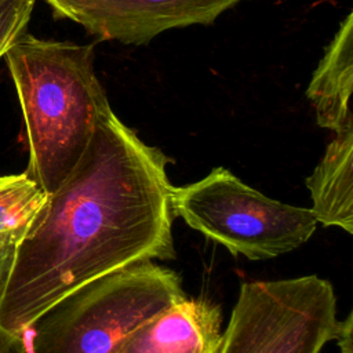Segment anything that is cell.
Instances as JSON below:
<instances>
[{"instance_id":"13","label":"cell","mask_w":353,"mask_h":353,"mask_svg":"<svg viewBox=\"0 0 353 353\" xmlns=\"http://www.w3.org/2000/svg\"><path fill=\"white\" fill-rule=\"evenodd\" d=\"M0 353H28L22 334H11L0 328Z\"/></svg>"},{"instance_id":"4","label":"cell","mask_w":353,"mask_h":353,"mask_svg":"<svg viewBox=\"0 0 353 353\" xmlns=\"http://www.w3.org/2000/svg\"><path fill=\"white\" fill-rule=\"evenodd\" d=\"M172 208L188 226L250 261L270 259L305 244L316 230L310 208L273 200L225 167L172 188Z\"/></svg>"},{"instance_id":"9","label":"cell","mask_w":353,"mask_h":353,"mask_svg":"<svg viewBox=\"0 0 353 353\" xmlns=\"http://www.w3.org/2000/svg\"><path fill=\"white\" fill-rule=\"evenodd\" d=\"M306 186L317 223L353 233V123L334 132Z\"/></svg>"},{"instance_id":"2","label":"cell","mask_w":353,"mask_h":353,"mask_svg":"<svg viewBox=\"0 0 353 353\" xmlns=\"http://www.w3.org/2000/svg\"><path fill=\"white\" fill-rule=\"evenodd\" d=\"M94 44L21 34L4 59L23 114L26 174L51 194L84 154L110 108L94 69Z\"/></svg>"},{"instance_id":"3","label":"cell","mask_w":353,"mask_h":353,"mask_svg":"<svg viewBox=\"0 0 353 353\" xmlns=\"http://www.w3.org/2000/svg\"><path fill=\"white\" fill-rule=\"evenodd\" d=\"M183 296L176 272L141 261L65 295L21 334L28 353H114L137 327Z\"/></svg>"},{"instance_id":"5","label":"cell","mask_w":353,"mask_h":353,"mask_svg":"<svg viewBox=\"0 0 353 353\" xmlns=\"http://www.w3.org/2000/svg\"><path fill=\"white\" fill-rule=\"evenodd\" d=\"M336 323L332 284L316 274L243 283L216 353H320Z\"/></svg>"},{"instance_id":"14","label":"cell","mask_w":353,"mask_h":353,"mask_svg":"<svg viewBox=\"0 0 353 353\" xmlns=\"http://www.w3.org/2000/svg\"><path fill=\"white\" fill-rule=\"evenodd\" d=\"M15 250H0V299L14 262Z\"/></svg>"},{"instance_id":"7","label":"cell","mask_w":353,"mask_h":353,"mask_svg":"<svg viewBox=\"0 0 353 353\" xmlns=\"http://www.w3.org/2000/svg\"><path fill=\"white\" fill-rule=\"evenodd\" d=\"M221 324L218 305L183 296L137 327L114 353H216Z\"/></svg>"},{"instance_id":"6","label":"cell","mask_w":353,"mask_h":353,"mask_svg":"<svg viewBox=\"0 0 353 353\" xmlns=\"http://www.w3.org/2000/svg\"><path fill=\"white\" fill-rule=\"evenodd\" d=\"M101 40L142 46L170 29L210 25L244 0H46Z\"/></svg>"},{"instance_id":"1","label":"cell","mask_w":353,"mask_h":353,"mask_svg":"<svg viewBox=\"0 0 353 353\" xmlns=\"http://www.w3.org/2000/svg\"><path fill=\"white\" fill-rule=\"evenodd\" d=\"M170 159L109 108L77 165L15 248L0 328L23 332L79 287L141 261L172 259Z\"/></svg>"},{"instance_id":"11","label":"cell","mask_w":353,"mask_h":353,"mask_svg":"<svg viewBox=\"0 0 353 353\" xmlns=\"http://www.w3.org/2000/svg\"><path fill=\"white\" fill-rule=\"evenodd\" d=\"M36 0H0V58L26 32Z\"/></svg>"},{"instance_id":"12","label":"cell","mask_w":353,"mask_h":353,"mask_svg":"<svg viewBox=\"0 0 353 353\" xmlns=\"http://www.w3.org/2000/svg\"><path fill=\"white\" fill-rule=\"evenodd\" d=\"M352 330H353V314L349 313L343 320H338L334 339L341 349V353H353L352 342Z\"/></svg>"},{"instance_id":"8","label":"cell","mask_w":353,"mask_h":353,"mask_svg":"<svg viewBox=\"0 0 353 353\" xmlns=\"http://www.w3.org/2000/svg\"><path fill=\"white\" fill-rule=\"evenodd\" d=\"M353 14L339 23L331 43L312 74L306 97L320 127L336 132L353 123Z\"/></svg>"},{"instance_id":"10","label":"cell","mask_w":353,"mask_h":353,"mask_svg":"<svg viewBox=\"0 0 353 353\" xmlns=\"http://www.w3.org/2000/svg\"><path fill=\"white\" fill-rule=\"evenodd\" d=\"M48 193L25 171L0 175V250H15L41 214Z\"/></svg>"}]
</instances>
